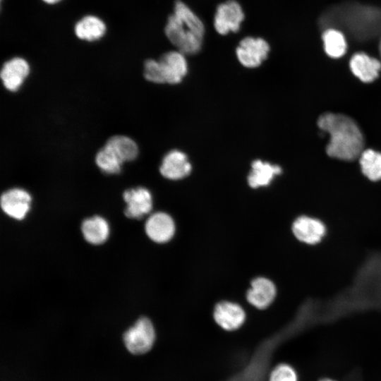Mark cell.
I'll list each match as a JSON object with an SVG mask.
<instances>
[{
	"instance_id": "cell-1",
	"label": "cell",
	"mask_w": 381,
	"mask_h": 381,
	"mask_svg": "<svg viewBox=\"0 0 381 381\" xmlns=\"http://www.w3.org/2000/svg\"><path fill=\"white\" fill-rule=\"evenodd\" d=\"M318 125L330 135L327 146L329 156L346 161H352L361 156L363 137L352 119L343 114L326 113L320 116Z\"/></svg>"
},
{
	"instance_id": "cell-2",
	"label": "cell",
	"mask_w": 381,
	"mask_h": 381,
	"mask_svg": "<svg viewBox=\"0 0 381 381\" xmlns=\"http://www.w3.org/2000/svg\"><path fill=\"white\" fill-rule=\"evenodd\" d=\"M164 33L170 42L185 55H193L202 48L205 26L200 18L182 1L174 3Z\"/></svg>"
},
{
	"instance_id": "cell-3",
	"label": "cell",
	"mask_w": 381,
	"mask_h": 381,
	"mask_svg": "<svg viewBox=\"0 0 381 381\" xmlns=\"http://www.w3.org/2000/svg\"><path fill=\"white\" fill-rule=\"evenodd\" d=\"M155 340V332L151 321L141 318L123 334L126 349L133 354H143L150 351Z\"/></svg>"
},
{
	"instance_id": "cell-4",
	"label": "cell",
	"mask_w": 381,
	"mask_h": 381,
	"mask_svg": "<svg viewBox=\"0 0 381 381\" xmlns=\"http://www.w3.org/2000/svg\"><path fill=\"white\" fill-rule=\"evenodd\" d=\"M244 18L245 14L240 4L235 0H228L217 7L214 17V29L222 35L230 32H237Z\"/></svg>"
},
{
	"instance_id": "cell-5",
	"label": "cell",
	"mask_w": 381,
	"mask_h": 381,
	"mask_svg": "<svg viewBox=\"0 0 381 381\" xmlns=\"http://www.w3.org/2000/svg\"><path fill=\"white\" fill-rule=\"evenodd\" d=\"M270 52V45L261 37H246L239 42L236 54L243 66L253 68L264 61Z\"/></svg>"
},
{
	"instance_id": "cell-6",
	"label": "cell",
	"mask_w": 381,
	"mask_h": 381,
	"mask_svg": "<svg viewBox=\"0 0 381 381\" xmlns=\"http://www.w3.org/2000/svg\"><path fill=\"white\" fill-rule=\"evenodd\" d=\"M291 230L298 241L310 246L320 243L327 233V227L320 219L308 215L296 217Z\"/></svg>"
},
{
	"instance_id": "cell-7",
	"label": "cell",
	"mask_w": 381,
	"mask_h": 381,
	"mask_svg": "<svg viewBox=\"0 0 381 381\" xmlns=\"http://www.w3.org/2000/svg\"><path fill=\"white\" fill-rule=\"evenodd\" d=\"M31 196L24 189L15 188L2 193L1 196V207L8 216L16 219H23L28 212Z\"/></svg>"
},
{
	"instance_id": "cell-8",
	"label": "cell",
	"mask_w": 381,
	"mask_h": 381,
	"mask_svg": "<svg viewBox=\"0 0 381 381\" xmlns=\"http://www.w3.org/2000/svg\"><path fill=\"white\" fill-rule=\"evenodd\" d=\"M123 197L126 202L125 214L129 218L140 219L152 210V194L145 188L138 187L126 190Z\"/></svg>"
},
{
	"instance_id": "cell-9",
	"label": "cell",
	"mask_w": 381,
	"mask_h": 381,
	"mask_svg": "<svg viewBox=\"0 0 381 381\" xmlns=\"http://www.w3.org/2000/svg\"><path fill=\"white\" fill-rule=\"evenodd\" d=\"M145 230L153 241L164 243L169 241L175 233V224L171 217L162 212L152 214L147 219Z\"/></svg>"
},
{
	"instance_id": "cell-10",
	"label": "cell",
	"mask_w": 381,
	"mask_h": 381,
	"mask_svg": "<svg viewBox=\"0 0 381 381\" xmlns=\"http://www.w3.org/2000/svg\"><path fill=\"white\" fill-rule=\"evenodd\" d=\"M185 56L177 50L168 52L160 57L159 62L165 83L177 84L186 76L188 72V63Z\"/></svg>"
},
{
	"instance_id": "cell-11",
	"label": "cell",
	"mask_w": 381,
	"mask_h": 381,
	"mask_svg": "<svg viewBox=\"0 0 381 381\" xmlns=\"http://www.w3.org/2000/svg\"><path fill=\"white\" fill-rule=\"evenodd\" d=\"M30 73L28 62L23 58L14 57L6 61L1 71V79L5 88L17 91Z\"/></svg>"
},
{
	"instance_id": "cell-12",
	"label": "cell",
	"mask_w": 381,
	"mask_h": 381,
	"mask_svg": "<svg viewBox=\"0 0 381 381\" xmlns=\"http://www.w3.org/2000/svg\"><path fill=\"white\" fill-rule=\"evenodd\" d=\"M192 167L187 155L177 150L167 153L162 159L159 171L166 179L180 180L190 174Z\"/></svg>"
},
{
	"instance_id": "cell-13",
	"label": "cell",
	"mask_w": 381,
	"mask_h": 381,
	"mask_svg": "<svg viewBox=\"0 0 381 381\" xmlns=\"http://www.w3.org/2000/svg\"><path fill=\"white\" fill-rule=\"evenodd\" d=\"M215 322L225 330H235L243 323L246 314L237 303L222 301L217 303L214 310Z\"/></svg>"
},
{
	"instance_id": "cell-14",
	"label": "cell",
	"mask_w": 381,
	"mask_h": 381,
	"mask_svg": "<svg viewBox=\"0 0 381 381\" xmlns=\"http://www.w3.org/2000/svg\"><path fill=\"white\" fill-rule=\"evenodd\" d=\"M277 294L274 284L267 278L258 277L251 282V288L248 291V301L259 309L267 308Z\"/></svg>"
},
{
	"instance_id": "cell-15",
	"label": "cell",
	"mask_w": 381,
	"mask_h": 381,
	"mask_svg": "<svg viewBox=\"0 0 381 381\" xmlns=\"http://www.w3.org/2000/svg\"><path fill=\"white\" fill-rule=\"evenodd\" d=\"M353 73L364 83L373 82L381 70V61L365 53L354 54L350 60Z\"/></svg>"
},
{
	"instance_id": "cell-16",
	"label": "cell",
	"mask_w": 381,
	"mask_h": 381,
	"mask_svg": "<svg viewBox=\"0 0 381 381\" xmlns=\"http://www.w3.org/2000/svg\"><path fill=\"white\" fill-rule=\"evenodd\" d=\"M107 32L104 20L95 15H86L81 18L74 26L75 36L80 40L94 42L100 40Z\"/></svg>"
},
{
	"instance_id": "cell-17",
	"label": "cell",
	"mask_w": 381,
	"mask_h": 381,
	"mask_svg": "<svg viewBox=\"0 0 381 381\" xmlns=\"http://www.w3.org/2000/svg\"><path fill=\"white\" fill-rule=\"evenodd\" d=\"M282 172V169L279 166L257 159L252 162L248 183L253 188L267 186L276 176L281 174Z\"/></svg>"
},
{
	"instance_id": "cell-18",
	"label": "cell",
	"mask_w": 381,
	"mask_h": 381,
	"mask_svg": "<svg viewBox=\"0 0 381 381\" xmlns=\"http://www.w3.org/2000/svg\"><path fill=\"white\" fill-rule=\"evenodd\" d=\"M84 238L90 243L99 245L105 242L109 234V226L103 217L93 216L85 219L81 225Z\"/></svg>"
},
{
	"instance_id": "cell-19",
	"label": "cell",
	"mask_w": 381,
	"mask_h": 381,
	"mask_svg": "<svg viewBox=\"0 0 381 381\" xmlns=\"http://www.w3.org/2000/svg\"><path fill=\"white\" fill-rule=\"evenodd\" d=\"M123 162L134 160L138 155L136 143L125 135H114L109 138L104 145Z\"/></svg>"
},
{
	"instance_id": "cell-20",
	"label": "cell",
	"mask_w": 381,
	"mask_h": 381,
	"mask_svg": "<svg viewBox=\"0 0 381 381\" xmlns=\"http://www.w3.org/2000/svg\"><path fill=\"white\" fill-rule=\"evenodd\" d=\"M324 49L332 58H339L345 54L347 42L344 33L336 28H328L322 34Z\"/></svg>"
},
{
	"instance_id": "cell-21",
	"label": "cell",
	"mask_w": 381,
	"mask_h": 381,
	"mask_svg": "<svg viewBox=\"0 0 381 381\" xmlns=\"http://www.w3.org/2000/svg\"><path fill=\"white\" fill-rule=\"evenodd\" d=\"M359 162L362 174L370 181L381 180V153L366 150L361 153Z\"/></svg>"
},
{
	"instance_id": "cell-22",
	"label": "cell",
	"mask_w": 381,
	"mask_h": 381,
	"mask_svg": "<svg viewBox=\"0 0 381 381\" xmlns=\"http://www.w3.org/2000/svg\"><path fill=\"white\" fill-rule=\"evenodd\" d=\"M97 167L104 173L109 174L121 172L123 162L108 147L104 146L95 157Z\"/></svg>"
},
{
	"instance_id": "cell-23",
	"label": "cell",
	"mask_w": 381,
	"mask_h": 381,
	"mask_svg": "<svg viewBox=\"0 0 381 381\" xmlns=\"http://www.w3.org/2000/svg\"><path fill=\"white\" fill-rule=\"evenodd\" d=\"M143 74L145 79L150 82L157 84L165 83L159 61L146 60L144 63Z\"/></svg>"
},
{
	"instance_id": "cell-24",
	"label": "cell",
	"mask_w": 381,
	"mask_h": 381,
	"mask_svg": "<svg viewBox=\"0 0 381 381\" xmlns=\"http://www.w3.org/2000/svg\"><path fill=\"white\" fill-rule=\"evenodd\" d=\"M269 381H298V376L291 365L282 363L272 371Z\"/></svg>"
},
{
	"instance_id": "cell-25",
	"label": "cell",
	"mask_w": 381,
	"mask_h": 381,
	"mask_svg": "<svg viewBox=\"0 0 381 381\" xmlns=\"http://www.w3.org/2000/svg\"><path fill=\"white\" fill-rule=\"evenodd\" d=\"M44 3L49 5L56 4L62 0H42Z\"/></svg>"
},
{
	"instance_id": "cell-26",
	"label": "cell",
	"mask_w": 381,
	"mask_h": 381,
	"mask_svg": "<svg viewBox=\"0 0 381 381\" xmlns=\"http://www.w3.org/2000/svg\"><path fill=\"white\" fill-rule=\"evenodd\" d=\"M319 381H337V380H334L330 378H323V379L320 380Z\"/></svg>"
},
{
	"instance_id": "cell-27",
	"label": "cell",
	"mask_w": 381,
	"mask_h": 381,
	"mask_svg": "<svg viewBox=\"0 0 381 381\" xmlns=\"http://www.w3.org/2000/svg\"><path fill=\"white\" fill-rule=\"evenodd\" d=\"M379 51H380V56H381V40H380V44H379Z\"/></svg>"
}]
</instances>
